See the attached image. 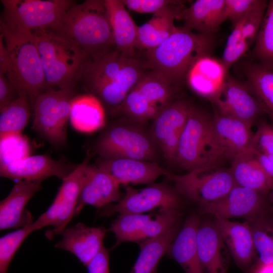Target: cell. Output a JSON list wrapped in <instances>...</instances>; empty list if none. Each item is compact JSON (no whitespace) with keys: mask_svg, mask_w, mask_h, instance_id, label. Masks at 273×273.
Segmentation results:
<instances>
[{"mask_svg":"<svg viewBox=\"0 0 273 273\" xmlns=\"http://www.w3.org/2000/svg\"><path fill=\"white\" fill-rule=\"evenodd\" d=\"M30 144L22 133L0 136V165L11 164L30 155Z\"/></svg>","mask_w":273,"mask_h":273,"instance_id":"obj_38","label":"cell"},{"mask_svg":"<svg viewBox=\"0 0 273 273\" xmlns=\"http://www.w3.org/2000/svg\"><path fill=\"white\" fill-rule=\"evenodd\" d=\"M212 101L217 106L220 114L237 118L251 126L259 116L266 113L262 104L245 84L228 75Z\"/></svg>","mask_w":273,"mask_h":273,"instance_id":"obj_17","label":"cell"},{"mask_svg":"<svg viewBox=\"0 0 273 273\" xmlns=\"http://www.w3.org/2000/svg\"><path fill=\"white\" fill-rule=\"evenodd\" d=\"M245 18L234 26L233 30L228 37L225 46L234 45L244 39L242 36V27Z\"/></svg>","mask_w":273,"mask_h":273,"instance_id":"obj_47","label":"cell"},{"mask_svg":"<svg viewBox=\"0 0 273 273\" xmlns=\"http://www.w3.org/2000/svg\"><path fill=\"white\" fill-rule=\"evenodd\" d=\"M32 31L48 85L73 90L90 59L72 41L50 29Z\"/></svg>","mask_w":273,"mask_h":273,"instance_id":"obj_4","label":"cell"},{"mask_svg":"<svg viewBox=\"0 0 273 273\" xmlns=\"http://www.w3.org/2000/svg\"><path fill=\"white\" fill-rule=\"evenodd\" d=\"M77 165L55 160L47 154L29 156L6 165H0V175L13 180L41 181L56 176L63 180Z\"/></svg>","mask_w":273,"mask_h":273,"instance_id":"obj_18","label":"cell"},{"mask_svg":"<svg viewBox=\"0 0 273 273\" xmlns=\"http://www.w3.org/2000/svg\"><path fill=\"white\" fill-rule=\"evenodd\" d=\"M252 273H273V263L267 264L257 263Z\"/></svg>","mask_w":273,"mask_h":273,"instance_id":"obj_50","label":"cell"},{"mask_svg":"<svg viewBox=\"0 0 273 273\" xmlns=\"http://www.w3.org/2000/svg\"><path fill=\"white\" fill-rule=\"evenodd\" d=\"M116 49L124 56H136L138 26L121 0H105Z\"/></svg>","mask_w":273,"mask_h":273,"instance_id":"obj_30","label":"cell"},{"mask_svg":"<svg viewBox=\"0 0 273 273\" xmlns=\"http://www.w3.org/2000/svg\"><path fill=\"white\" fill-rule=\"evenodd\" d=\"M249 222L255 251L258 255L257 263L265 264L273 263V213L271 212Z\"/></svg>","mask_w":273,"mask_h":273,"instance_id":"obj_36","label":"cell"},{"mask_svg":"<svg viewBox=\"0 0 273 273\" xmlns=\"http://www.w3.org/2000/svg\"><path fill=\"white\" fill-rule=\"evenodd\" d=\"M264 0H225L227 18L235 26L259 6Z\"/></svg>","mask_w":273,"mask_h":273,"instance_id":"obj_42","label":"cell"},{"mask_svg":"<svg viewBox=\"0 0 273 273\" xmlns=\"http://www.w3.org/2000/svg\"><path fill=\"white\" fill-rule=\"evenodd\" d=\"M213 34L194 32L184 27L175 31L157 47L146 52L145 60L154 70L177 84L186 77L199 58L210 55L214 46Z\"/></svg>","mask_w":273,"mask_h":273,"instance_id":"obj_5","label":"cell"},{"mask_svg":"<svg viewBox=\"0 0 273 273\" xmlns=\"http://www.w3.org/2000/svg\"><path fill=\"white\" fill-rule=\"evenodd\" d=\"M198 212L214 218L229 220L240 217L252 221L271 210L267 196L236 186L220 199L199 206Z\"/></svg>","mask_w":273,"mask_h":273,"instance_id":"obj_15","label":"cell"},{"mask_svg":"<svg viewBox=\"0 0 273 273\" xmlns=\"http://www.w3.org/2000/svg\"><path fill=\"white\" fill-rule=\"evenodd\" d=\"M267 197L270 204L271 212L273 213V185L267 195Z\"/></svg>","mask_w":273,"mask_h":273,"instance_id":"obj_51","label":"cell"},{"mask_svg":"<svg viewBox=\"0 0 273 273\" xmlns=\"http://www.w3.org/2000/svg\"><path fill=\"white\" fill-rule=\"evenodd\" d=\"M126 7L139 13H153L160 11L180 1L173 0H121Z\"/></svg>","mask_w":273,"mask_h":273,"instance_id":"obj_43","label":"cell"},{"mask_svg":"<svg viewBox=\"0 0 273 273\" xmlns=\"http://www.w3.org/2000/svg\"><path fill=\"white\" fill-rule=\"evenodd\" d=\"M253 52L259 63L273 69V0L267 4Z\"/></svg>","mask_w":273,"mask_h":273,"instance_id":"obj_37","label":"cell"},{"mask_svg":"<svg viewBox=\"0 0 273 273\" xmlns=\"http://www.w3.org/2000/svg\"><path fill=\"white\" fill-rule=\"evenodd\" d=\"M176 85L158 72L148 69L113 114L141 124L153 120L174 100Z\"/></svg>","mask_w":273,"mask_h":273,"instance_id":"obj_8","label":"cell"},{"mask_svg":"<svg viewBox=\"0 0 273 273\" xmlns=\"http://www.w3.org/2000/svg\"><path fill=\"white\" fill-rule=\"evenodd\" d=\"M86 158L62 181L53 202L47 210L32 223L35 231L52 226L53 229L47 231L45 235L50 239L61 234L74 216L80 193L84 172L89 164Z\"/></svg>","mask_w":273,"mask_h":273,"instance_id":"obj_12","label":"cell"},{"mask_svg":"<svg viewBox=\"0 0 273 273\" xmlns=\"http://www.w3.org/2000/svg\"><path fill=\"white\" fill-rule=\"evenodd\" d=\"M107 230L103 226L89 227L82 222L66 228L55 247L70 252L84 266L105 247Z\"/></svg>","mask_w":273,"mask_h":273,"instance_id":"obj_22","label":"cell"},{"mask_svg":"<svg viewBox=\"0 0 273 273\" xmlns=\"http://www.w3.org/2000/svg\"><path fill=\"white\" fill-rule=\"evenodd\" d=\"M73 90L51 88L40 95L33 106L32 129L56 148L67 144V123Z\"/></svg>","mask_w":273,"mask_h":273,"instance_id":"obj_9","label":"cell"},{"mask_svg":"<svg viewBox=\"0 0 273 273\" xmlns=\"http://www.w3.org/2000/svg\"><path fill=\"white\" fill-rule=\"evenodd\" d=\"M69 121L76 130L91 133L103 128L106 123L104 106L95 96L86 93L72 100Z\"/></svg>","mask_w":273,"mask_h":273,"instance_id":"obj_32","label":"cell"},{"mask_svg":"<svg viewBox=\"0 0 273 273\" xmlns=\"http://www.w3.org/2000/svg\"><path fill=\"white\" fill-rule=\"evenodd\" d=\"M119 186L106 171L96 165L88 164L84 172L74 216L79 214L86 205L101 209L113 202H118L123 196Z\"/></svg>","mask_w":273,"mask_h":273,"instance_id":"obj_19","label":"cell"},{"mask_svg":"<svg viewBox=\"0 0 273 273\" xmlns=\"http://www.w3.org/2000/svg\"><path fill=\"white\" fill-rule=\"evenodd\" d=\"M148 69L145 60L124 56L115 49L91 61L80 81L114 114Z\"/></svg>","mask_w":273,"mask_h":273,"instance_id":"obj_1","label":"cell"},{"mask_svg":"<svg viewBox=\"0 0 273 273\" xmlns=\"http://www.w3.org/2000/svg\"><path fill=\"white\" fill-rule=\"evenodd\" d=\"M213 127L227 159L250 151L254 133L251 125L237 118L219 114L212 118Z\"/></svg>","mask_w":273,"mask_h":273,"instance_id":"obj_29","label":"cell"},{"mask_svg":"<svg viewBox=\"0 0 273 273\" xmlns=\"http://www.w3.org/2000/svg\"><path fill=\"white\" fill-rule=\"evenodd\" d=\"M200 219L191 214L170 245L166 253L183 268L185 273H204L199 259L197 237Z\"/></svg>","mask_w":273,"mask_h":273,"instance_id":"obj_27","label":"cell"},{"mask_svg":"<svg viewBox=\"0 0 273 273\" xmlns=\"http://www.w3.org/2000/svg\"><path fill=\"white\" fill-rule=\"evenodd\" d=\"M214 222L235 263L246 269L252 263L255 248L250 224L214 218Z\"/></svg>","mask_w":273,"mask_h":273,"instance_id":"obj_24","label":"cell"},{"mask_svg":"<svg viewBox=\"0 0 273 273\" xmlns=\"http://www.w3.org/2000/svg\"><path fill=\"white\" fill-rule=\"evenodd\" d=\"M86 266L87 273H110L108 250L104 247Z\"/></svg>","mask_w":273,"mask_h":273,"instance_id":"obj_46","label":"cell"},{"mask_svg":"<svg viewBox=\"0 0 273 273\" xmlns=\"http://www.w3.org/2000/svg\"><path fill=\"white\" fill-rule=\"evenodd\" d=\"M0 22L33 31L51 28L74 3L71 0H1Z\"/></svg>","mask_w":273,"mask_h":273,"instance_id":"obj_11","label":"cell"},{"mask_svg":"<svg viewBox=\"0 0 273 273\" xmlns=\"http://www.w3.org/2000/svg\"><path fill=\"white\" fill-rule=\"evenodd\" d=\"M249 43L245 39L232 46H225L220 60L226 70L236 63L247 51Z\"/></svg>","mask_w":273,"mask_h":273,"instance_id":"obj_44","label":"cell"},{"mask_svg":"<svg viewBox=\"0 0 273 273\" xmlns=\"http://www.w3.org/2000/svg\"><path fill=\"white\" fill-rule=\"evenodd\" d=\"M255 154L264 170L273 179V155L257 153Z\"/></svg>","mask_w":273,"mask_h":273,"instance_id":"obj_48","label":"cell"},{"mask_svg":"<svg viewBox=\"0 0 273 273\" xmlns=\"http://www.w3.org/2000/svg\"><path fill=\"white\" fill-rule=\"evenodd\" d=\"M18 97L16 89L6 75L0 73V111Z\"/></svg>","mask_w":273,"mask_h":273,"instance_id":"obj_45","label":"cell"},{"mask_svg":"<svg viewBox=\"0 0 273 273\" xmlns=\"http://www.w3.org/2000/svg\"><path fill=\"white\" fill-rule=\"evenodd\" d=\"M180 226V224L172 226L157 236L139 243L140 253L129 273H158L159 262L167 252Z\"/></svg>","mask_w":273,"mask_h":273,"instance_id":"obj_33","label":"cell"},{"mask_svg":"<svg viewBox=\"0 0 273 273\" xmlns=\"http://www.w3.org/2000/svg\"><path fill=\"white\" fill-rule=\"evenodd\" d=\"M182 215L181 210L174 209H159L156 214H119L109 229L116 239L114 247L123 242L139 244L157 236L180 224Z\"/></svg>","mask_w":273,"mask_h":273,"instance_id":"obj_14","label":"cell"},{"mask_svg":"<svg viewBox=\"0 0 273 273\" xmlns=\"http://www.w3.org/2000/svg\"><path fill=\"white\" fill-rule=\"evenodd\" d=\"M190 105L183 100H174L152 120L150 133L168 163L176 164L178 144L186 124Z\"/></svg>","mask_w":273,"mask_h":273,"instance_id":"obj_16","label":"cell"},{"mask_svg":"<svg viewBox=\"0 0 273 273\" xmlns=\"http://www.w3.org/2000/svg\"><path fill=\"white\" fill-rule=\"evenodd\" d=\"M197 242L204 273H226L229 252L214 221H200Z\"/></svg>","mask_w":273,"mask_h":273,"instance_id":"obj_23","label":"cell"},{"mask_svg":"<svg viewBox=\"0 0 273 273\" xmlns=\"http://www.w3.org/2000/svg\"><path fill=\"white\" fill-rule=\"evenodd\" d=\"M228 71L221 61L207 55L197 59L186 77L190 88L195 93L212 101L222 87Z\"/></svg>","mask_w":273,"mask_h":273,"instance_id":"obj_25","label":"cell"},{"mask_svg":"<svg viewBox=\"0 0 273 273\" xmlns=\"http://www.w3.org/2000/svg\"><path fill=\"white\" fill-rule=\"evenodd\" d=\"M41 181H18L0 203V230L21 228L34 221L26 206L41 188Z\"/></svg>","mask_w":273,"mask_h":273,"instance_id":"obj_21","label":"cell"},{"mask_svg":"<svg viewBox=\"0 0 273 273\" xmlns=\"http://www.w3.org/2000/svg\"><path fill=\"white\" fill-rule=\"evenodd\" d=\"M181 198L174 187L164 183L151 184L140 190L128 186L119 201L101 208L98 215L105 217L116 213L141 214L157 208L181 210Z\"/></svg>","mask_w":273,"mask_h":273,"instance_id":"obj_13","label":"cell"},{"mask_svg":"<svg viewBox=\"0 0 273 273\" xmlns=\"http://www.w3.org/2000/svg\"><path fill=\"white\" fill-rule=\"evenodd\" d=\"M0 112V136L22 133L30 116V104L27 97H19Z\"/></svg>","mask_w":273,"mask_h":273,"instance_id":"obj_35","label":"cell"},{"mask_svg":"<svg viewBox=\"0 0 273 273\" xmlns=\"http://www.w3.org/2000/svg\"><path fill=\"white\" fill-rule=\"evenodd\" d=\"M183 1L171 5L153 14L147 22L139 26L135 48L146 51L158 46L176 30L174 21L179 19L185 7Z\"/></svg>","mask_w":273,"mask_h":273,"instance_id":"obj_26","label":"cell"},{"mask_svg":"<svg viewBox=\"0 0 273 273\" xmlns=\"http://www.w3.org/2000/svg\"><path fill=\"white\" fill-rule=\"evenodd\" d=\"M108 173L119 185L152 184L170 172L157 162L129 158H100L96 164Z\"/></svg>","mask_w":273,"mask_h":273,"instance_id":"obj_20","label":"cell"},{"mask_svg":"<svg viewBox=\"0 0 273 273\" xmlns=\"http://www.w3.org/2000/svg\"><path fill=\"white\" fill-rule=\"evenodd\" d=\"M32 224L1 237L0 273L8 272L12 260L18 249L28 236L35 231Z\"/></svg>","mask_w":273,"mask_h":273,"instance_id":"obj_39","label":"cell"},{"mask_svg":"<svg viewBox=\"0 0 273 273\" xmlns=\"http://www.w3.org/2000/svg\"><path fill=\"white\" fill-rule=\"evenodd\" d=\"M243 71L245 85L262 104L273 124V69L259 63L246 62Z\"/></svg>","mask_w":273,"mask_h":273,"instance_id":"obj_34","label":"cell"},{"mask_svg":"<svg viewBox=\"0 0 273 273\" xmlns=\"http://www.w3.org/2000/svg\"><path fill=\"white\" fill-rule=\"evenodd\" d=\"M227 159L215 133L212 119L190 105L186 124L181 135L176 164L187 172L220 166Z\"/></svg>","mask_w":273,"mask_h":273,"instance_id":"obj_6","label":"cell"},{"mask_svg":"<svg viewBox=\"0 0 273 273\" xmlns=\"http://www.w3.org/2000/svg\"><path fill=\"white\" fill-rule=\"evenodd\" d=\"M8 54L4 74L19 97H26L33 107L36 99L51 89L44 76L39 54L32 31L9 26L0 22Z\"/></svg>","mask_w":273,"mask_h":273,"instance_id":"obj_3","label":"cell"},{"mask_svg":"<svg viewBox=\"0 0 273 273\" xmlns=\"http://www.w3.org/2000/svg\"><path fill=\"white\" fill-rule=\"evenodd\" d=\"M230 169L236 186L268 195L273 179L258 161L254 151L235 157Z\"/></svg>","mask_w":273,"mask_h":273,"instance_id":"obj_31","label":"cell"},{"mask_svg":"<svg viewBox=\"0 0 273 273\" xmlns=\"http://www.w3.org/2000/svg\"><path fill=\"white\" fill-rule=\"evenodd\" d=\"M49 29L76 44L92 61L116 49L105 0L74 2Z\"/></svg>","mask_w":273,"mask_h":273,"instance_id":"obj_2","label":"cell"},{"mask_svg":"<svg viewBox=\"0 0 273 273\" xmlns=\"http://www.w3.org/2000/svg\"><path fill=\"white\" fill-rule=\"evenodd\" d=\"M266 1L251 12L245 18L242 27L244 39L250 43L256 40L260 28L265 10L267 6Z\"/></svg>","mask_w":273,"mask_h":273,"instance_id":"obj_41","label":"cell"},{"mask_svg":"<svg viewBox=\"0 0 273 273\" xmlns=\"http://www.w3.org/2000/svg\"><path fill=\"white\" fill-rule=\"evenodd\" d=\"M166 177L181 197L199 207L220 199L236 186L230 169L220 166L200 168L181 175L170 173Z\"/></svg>","mask_w":273,"mask_h":273,"instance_id":"obj_10","label":"cell"},{"mask_svg":"<svg viewBox=\"0 0 273 273\" xmlns=\"http://www.w3.org/2000/svg\"><path fill=\"white\" fill-rule=\"evenodd\" d=\"M113 124L99 136L96 152L100 158H129L157 162L162 156L150 129L128 119Z\"/></svg>","mask_w":273,"mask_h":273,"instance_id":"obj_7","label":"cell"},{"mask_svg":"<svg viewBox=\"0 0 273 273\" xmlns=\"http://www.w3.org/2000/svg\"><path fill=\"white\" fill-rule=\"evenodd\" d=\"M179 19L187 30L213 34L228 19L225 0H197L183 9Z\"/></svg>","mask_w":273,"mask_h":273,"instance_id":"obj_28","label":"cell"},{"mask_svg":"<svg viewBox=\"0 0 273 273\" xmlns=\"http://www.w3.org/2000/svg\"><path fill=\"white\" fill-rule=\"evenodd\" d=\"M251 149L255 152L273 155V124L261 121L254 133Z\"/></svg>","mask_w":273,"mask_h":273,"instance_id":"obj_40","label":"cell"},{"mask_svg":"<svg viewBox=\"0 0 273 273\" xmlns=\"http://www.w3.org/2000/svg\"><path fill=\"white\" fill-rule=\"evenodd\" d=\"M8 54L3 36L0 34V73L5 74L8 67Z\"/></svg>","mask_w":273,"mask_h":273,"instance_id":"obj_49","label":"cell"}]
</instances>
